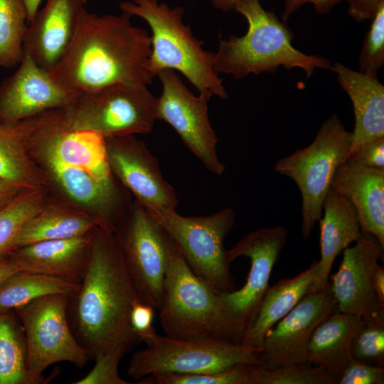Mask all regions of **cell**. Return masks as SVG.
Here are the masks:
<instances>
[{"label":"cell","instance_id":"obj_35","mask_svg":"<svg viewBox=\"0 0 384 384\" xmlns=\"http://www.w3.org/2000/svg\"><path fill=\"white\" fill-rule=\"evenodd\" d=\"M370 21L358 56V69L377 76L384 64V4Z\"/></svg>","mask_w":384,"mask_h":384},{"label":"cell","instance_id":"obj_30","mask_svg":"<svg viewBox=\"0 0 384 384\" xmlns=\"http://www.w3.org/2000/svg\"><path fill=\"white\" fill-rule=\"evenodd\" d=\"M28 26L23 0H0V67L12 68L22 60Z\"/></svg>","mask_w":384,"mask_h":384},{"label":"cell","instance_id":"obj_13","mask_svg":"<svg viewBox=\"0 0 384 384\" xmlns=\"http://www.w3.org/2000/svg\"><path fill=\"white\" fill-rule=\"evenodd\" d=\"M31 154L66 196L92 217L100 228L114 232L133 203L129 202L130 193L116 177L108 182L99 181L87 172L61 161L32 138Z\"/></svg>","mask_w":384,"mask_h":384},{"label":"cell","instance_id":"obj_1","mask_svg":"<svg viewBox=\"0 0 384 384\" xmlns=\"http://www.w3.org/2000/svg\"><path fill=\"white\" fill-rule=\"evenodd\" d=\"M139 301L113 233L97 227L85 273L68 305L71 330L90 358L127 353L142 342L130 324Z\"/></svg>","mask_w":384,"mask_h":384},{"label":"cell","instance_id":"obj_7","mask_svg":"<svg viewBox=\"0 0 384 384\" xmlns=\"http://www.w3.org/2000/svg\"><path fill=\"white\" fill-rule=\"evenodd\" d=\"M198 277L216 292L236 289L224 240L235 221L230 208L206 216L186 217L176 209H149Z\"/></svg>","mask_w":384,"mask_h":384},{"label":"cell","instance_id":"obj_44","mask_svg":"<svg viewBox=\"0 0 384 384\" xmlns=\"http://www.w3.org/2000/svg\"><path fill=\"white\" fill-rule=\"evenodd\" d=\"M20 271L16 263L9 257L0 260V284L11 274Z\"/></svg>","mask_w":384,"mask_h":384},{"label":"cell","instance_id":"obj_24","mask_svg":"<svg viewBox=\"0 0 384 384\" xmlns=\"http://www.w3.org/2000/svg\"><path fill=\"white\" fill-rule=\"evenodd\" d=\"M363 319L336 311L314 331L307 347L306 361L338 378L351 360V344Z\"/></svg>","mask_w":384,"mask_h":384},{"label":"cell","instance_id":"obj_42","mask_svg":"<svg viewBox=\"0 0 384 384\" xmlns=\"http://www.w3.org/2000/svg\"><path fill=\"white\" fill-rule=\"evenodd\" d=\"M25 190L27 189L0 178V209Z\"/></svg>","mask_w":384,"mask_h":384},{"label":"cell","instance_id":"obj_41","mask_svg":"<svg viewBox=\"0 0 384 384\" xmlns=\"http://www.w3.org/2000/svg\"><path fill=\"white\" fill-rule=\"evenodd\" d=\"M348 4V12L357 22L371 20L384 0H345Z\"/></svg>","mask_w":384,"mask_h":384},{"label":"cell","instance_id":"obj_15","mask_svg":"<svg viewBox=\"0 0 384 384\" xmlns=\"http://www.w3.org/2000/svg\"><path fill=\"white\" fill-rule=\"evenodd\" d=\"M105 142L110 169L134 200L149 209H176V191L142 141L129 135Z\"/></svg>","mask_w":384,"mask_h":384},{"label":"cell","instance_id":"obj_27","mask_svg":"<svg viewBox=\"0 0 384 384\" xmlns=\"http://www.w3.org/2000/svg\"><path fill=\"white\" fill-rule=\"evenodd\" d=\"M97 227V221L82 210L46 205L23 225L14 249L42 241L84 236Z\"/></svg>","mask_w":384,"mask_h":384},{"label":"cell","instance_id":"obj_34","mask_svg":"<svg viewBox=\"0 0 384 384\" xmlns=\"http://www.w3.org/2000/svg\"><path fill=\"white\" fill-rule=\"evenodd\" d=\"M353 358L384 366V316L363 319L351 344Z\"/></svg>","mask_w":384,"mask_h":384},{"label":"cell","instance_id":"obj_28","mask_svg":"<svg viewBox=\"0 0 384 384\" xmlns=\"http://www.w3.org/2000/svg\"><path fill=\"white\" fill-rule=\"evenodd\" d=\"M80 282L41 273L18 271L0 284V312H7L39 297L53 294L73 295Z\"/></svg>","mask_w":384,"mask_h":384},{"label":"cell","instance_id":"obj_2","mask_svg":"<svg viewBox=\"0 0 384 384\" xmlns=\"http://www.w3.org/2000/svg\"><path fill=\"white\" fill-rule=\"evenodd\" d=\"M132 16L82 11L73 38L49 72L65 88L90 92L115 84L150 85L151 36Z\"/></svg>","mask_w":384,"mask_h":384},{"label":"cell","instance_id":"obj_43","mask_svg":"<svg viewBox=\"0 0 384 384\" xmlns=\"http://www.w3.org/2000/svg\"><path fill=\"white\" fill-rule=\"evenodd\" d=\"M373 288L379 304L384 307V268L378 265L375 268L372 279Z\"/></svg>","mask_w":384,"mask_h":384},{"label":"cell","instance_id":"obj_19","mask_svg":"<svg viewBox=\"0 0 384 384\" xmlns=\"http://www.w3.org/2000/svg\"><path fill=\"white\" fill-rule=\"evenodd\" d=\"M87 0H46L28 24L24 54L50 72L69 46Z\"/></svg>","mask_w":384,"mask_h":384},{"label":"cell","instance_id":"obj_25","mask_svg":"<svg viewBox=\"0 0 384 384\" xmlns=\"http://www.w3.org/2000/svg\"><path fill=\"white\" fill-rule=\"evenodd\" d=\"M317 271L318 260H315L297 276L282 279L274 286L269 287L242 343L262 351L264 339L270 329L309 293Z\"/></svg>","mask_w":384,"mask_h":384},{"label":"cell","instance_id":"obj_9","mask_svg":"<svg viewBox=\"0 0 384 384\" xmlns=\"http://www.w3.org/2000/svg\"><path fill=\"white\" fill-rule=\"evenodd\" d=\"M156 102L146 85L115 84L78 92L61 109L69 128L117 137L150 132L157 120Z\"/></svg>","mask_w":384,"mask_h":384},{"label":"cell","instance_id":"obj_12","mask_svg":"<svg viewBox=\"0 0 384 384\" xmlns=\"http://www.w3.org/2000/svg\"><path fill=\"white\" fill-rule=\"evenodd\" d=\"M156 75L162 85L156 102L157 119L171 126L208 171L222 176L225 167L218 159V139L208 117L210 99L203 94H192L174 70L164 69Z\"/></svg>","mask_w":384,"mask_h":384},{"label":"cell","instance_id":"obj_11","mask_svg":"<svg viewBox=\"0 0 384 384\" xmlns=\"http://www.w3.org/2000/svg\"><path fill=\"white\" fill-rule=\"evenodd\" d=\"M113 235L139 301L159 309L167 267L168 235L136 200Z\"/></svg>","mask_w":384,"mask_h":384},{"label":"cell","instance_id":"obj_37","mask_svg":"<svg viewBox=\"0 0 384 384\" xmlns=\"http://www.w3.org/2000/svg\"><path fill=\"white\" fill-rule=\"evenodd\" d=\"M384 368L352 358L336 384H383Z\"/></svg>","mask_w":384,"mask_h":384},{"label":"cell","instance_id":"obj_29","mask_svg":"<svg viewBox=\"0 0 384 384\" xmlns=\"http://www.w3.org/2000/svg\"><path fill=\"white\" fill-rule=\"evenodd\" d=\"M0 384H33L26 366V344L15 311L0 312Z\"/></svg>","mask_w":384,"mask_h":384},{"label":"cell","instance_id":"obj_10","mask_svg":"<svg viewBox=\"0 0 384 384\" xmlns=\"http://www.w3.org/2000/svg\"><path fill=\"white\" fill-rule=\"evenodd\" d=\"M68 300L65 294H48L14 310L24 331L27 371L33 384L47 383L43 372L52 364L66 361L82 368L90 358L71 330Z\"/></svg>","mask_w":384,"mask_h":384},{"label":"cell","instance_id":"obj_3","mask_svg":"<svg viewBox=\"0 0 384 384\" xmlns=\"http://www.w3.org/2000/svg\"><path fill=\"white\" fill-rule=\"evenodd\" d=\"M167 267L159 310L166 336L242 343L247 330L220 295L196 274L168 236Z\"/></svg>","mask_w":384,"mask_h":384},{"label":"cell","instance_id":"obj_40","mask_svg":"<svg viewBox=\"0 0 384 384\" xmlns=\"http://www.w3.org/2000/svg\"><path fill=\"white\" fill-rule=\"evenodd\" d=\"M343 1L345 0H284L282 20L286 22L294 12L306 4H312L316 14L325 15Z\"/></svg>","mask_w":384,"mask_h":384},{"label":"cell","instance_id":"obj_8","mask_svg":"<svg viewBox=\"0 0 384 384\" xmlns=\"http://www.w3.org/2000/svg\"><path fill=\"white\" fill-rule=\"evenodd\" d=\"M131 357L127 375L138 381L154 374H201L239 364L264 366L262 351L242 343L213 339H176L155 334Z\"/></svg>","mask_w":384,"mask_h":384},{"label":"cell","instance_id":"obj_33","mask_svg":"<svg viewBox=\"0 0 384 384\" xmlns=\"http://www.w3.org/2000/svg\"><path fill=\"white\" fill-rule=\"evenodd\" d=\"M337 378L308 361L276 369L257 366L255 384H336Z\"/></svg>","mask_w":384,"mask_h":384},{"label":"cell","instance_id":"obj_32","mask_svg":"<svg viewBox=\"0 0 384 384\" xmlns=\"http://www.w3.org/2000/svg\"><path fill=\"white\" fill-rule=\"evenodd\" d=\"M257 366L239 364L210 373H162L145 376L139 384H255Z\"/></svg>","mask_w":384,"mask_h":384},{"label":"cell","instance_id":"obj_39","mask_svg":"<svg viewBox=\"0 0 384 384\" xmlns=\"http://www.w3.org/2000/svg\"><path fill=\"white\" fill-rule=\"evenodd\" d=\"M347 159L366 166L384 169V138L370 143Z\"/></svg>","mask_w":384,"mask_h":384},{"label":"cell","instance_id":"obj_21","mask_svg":"<svg viewBox=\"0 0 384 384\" xmlns=\"http://www.w3.org/2000/svg\"><path fill=\"white\" fill-rule=\"evenodd\" d=\"M331 70L350 97L354 112L355 126L348 158L384 138V86L376 75L354 70L339 62L332 64Z\"/></svg>","mask_w":384,"mask_h":384},{"label":"cell","instance_id":"obj_20","mask_svg":"<svg viewBox=\"0 0 384 384\" xmlns=\"http://www.w3.org/2000/svg\"><path fill=\"white\" fill-rule=\"evenodd\" d=\"M331 188L354 206L361 230L384 246V169L347 159L337 168Z\"/></svg>","mask_w":384,"mask_h":384},{"label":"cell","instance_id":"obj_4","mask_svg":"<svg viewBox=\"0 0 384 384\" xmlns=\"http://www.w3.org/2000/svg\"><path fill=\"white\" fill-rule=\"evenodd\" d=\"M234 10L245 18L248 28L242 36L220 39L213 57L216 73L240 79L251 73H274L282 66L302 69L309 78L316 69L331 70L329 59L294 48L292 30L273 11L265 9L260 0H237Z\"/></svg>","mask_w":384,"mask_h":384},{"label":"cell","instance_id":"obj_17","mask_svg":"<svg viewBox=\"0 0 384 384\" xmlns=\"http://www.w3.org/2000/svg\"><path fill=\"white\" fill-rule=\"evenodd\" d=\"M336 311L330 284L323 290L306 294L266 335L262 349L265 367L273 370L306 361L314 331Z\"/></svg>","mask_w":384,"mask_h":384},{"label":"cell","instance_id":"obj_5","mask_svg":"<svg viewBox=\"0 0 384 384\" xmlns=\"http://www.w3.org/2000/svg\"><path fill=\"white\" fill-rule=\"evenodd\" d=\"M119 4L122 11L143 18L151 30L150 70L156 76L164 69L180 72L208 98H228L223 80L213 68L214 53L203 49L204 42L183 23L184 9L158 0H132Z\"/></svg>","mask_w":384,"mask_h":384},{"label":"cell","instance_id":"obj_23","mask_svg":"<svg viewBox=\"0 0 384 384\" xmlns=\"http://www.w3.org/2000/svg\"><path fill=\"white\" fill-rule=\"evenodd\" d=\"M324 216L319 219L321 258L318 271L309 293L327 287L330 272L337 256L358 240L361 229L354 206L333 188L329 190L322 205Z\"/></svg>","mask_w":384,"mask_h":384},{"label":"cell","instance_id":"obj_26","mask_svg":"<svg viewBox=\"0 0 384 384\" xmlns=\"http://www.w3.org/2000/svg\"><path fill=\"white\" fill-rule=\"evenodd\" d=\"M36 116L0 123V178L23 189L41 188L44 181L31 154Z\"/></svg>","mask_w":384,"mask_h":384},{"label":"cell","instance_id":"obj_38","mask_svg":"<svg viewBox=\"0 0 384 384\" xmlns=\"http://www.w3.org/2000/svg\"><path fill=\"white\" fill-rule=\"evenodd\" d=\"M154 308L142 302H136L131 311L130 324L142 342L156 334L153 326Z\"/></svg>","mask_w":384,"mask_h":384},{"label":"cell","instance_id":"obj_31","mask_svg":"<svg viewBox=\"0 0 384 384\" xmlns=\"http://www.w3.org/2000/svg\"><path fill=\"white\" fill-rule=\"evenodd\" d=\"M42 188L27 189L0 209V260L14 250L23 225L46 206Z\"/></svg>","mask_w":384,"mask_h":384},{"label":"cell","instance_id":"obj_22","mask_svg":"<svg viewBox=\"0 0 384 384\" xmlns=\"http://www.w3.org/2000/svg\"><path fill=\"white\" fill-rule=\"evenodd\" d=\"M95 230L81 237L42 241L19 247L12 250L7 256L21 271L80 282L89 262Z\"/></svg>","mask_w":384,"mask_h":384},{"label":"cell","instance_id":"obj_45","mask_svg":"<svg viewBox=\"0 0 384 384\" xmlns=\"http://www.w3.org/2000/svg\"><path fill=\"white\" fill-rule=\"evenodd\" d=\"M26 8L28 23L33 21L37 12L39 10L40 4L42 0H23Z\"/></svg>","mask_w":384,"mask_h":384},{"label":"cell","instance_id":"obj_6","mask_svg":"<svg viewBox=\"0 0 384 384\" xmlns=\"http://www.w3.org/2000/svg\"><path fill=\"white\" fill-rule=\"evenodd\" d=\"M351 132L337 114L326 119L307 146L279 159L274 171L294 181L302 197V238L308 239L322 215V205L334 175L349 153Z\"/></svg>","mask_w":384,"mask_h":384},{"label":"cell","instance_id":"obj_16","mask_svg":"<svg viewBox=\"0 0 384 384\" xmlns=\"http://www.w3.org/2000/svg\"><path fill=\"white\" fill-rule=\"evenodd\" d=\"M383 260L384 246L362 230L354 245L343 250L342 262L330 284L338 311L363 319L384 316V307L380 305L372 284L378 261Z\"/></svg>","mask_w":384,"mask_h":384},{"label":"cell","instance_id":"obj_36","mask_svg":"<svg viewBox=\"0 0 384 384\" xmlns=\"http://www.w3.org/2000/svg\"><path fill=\"white\" fill-rule=\"evenodd\" d=\"M125 353L121 351H112L95 359L92 369L74 384H129L119 373V364Z\"/></svg>","mask_w":384,"mask_h":384},{"label":"cell","instance_id":"obj_46","mask_svg":"<svg viewBox=\"0 0 384 384\" xmlns=\"http://www.w3.org/2000/svg\"><path fill=\"white\" fill-rule=\"evenodd\" d=\"M215 8L223 11L234 10L237 0H211Z\"/></svg>","mask_w":384,"mask_h":384},{"label":"cell","instance_id":"obj_14","mask_svg":"<svg viewBox=\"0 0 384 384\" xmlns=\"http://www.w3.org/2000/svg\"><path fill=\"white\" fill-rule=\"evenodd\" d=\"M287 238L285 228L266 227L249 233L228 250L230 262L242 256L250 260L251 267L245 285L232 292L218 293L228 310L247 329L257 314L269 288L271 272Z\"/></svg>","mask_w":384,"mask_h":384},{"label":"cell","instance_id":"obj_18","mask_svg":"<svg viewBox=\"0 0 384 384\" xmlns=\"http://www.w3.org/2000/svg\"><path fill=\"white\" fill-rule=\"evenodd\" d=\"M18 65L0 85V123L16 122L63 108L78 93L58 84L26 54Z\"/></svg>","mask_w":384,"mask_h":384}]
</instances>
